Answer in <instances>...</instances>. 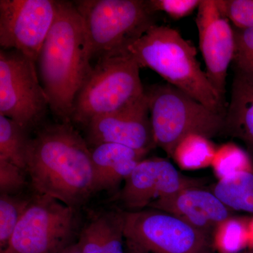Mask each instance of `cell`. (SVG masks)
Wrapping results in <instances>:
<instances>
[{"mask_svg":"<svg viewBox=\"0 0 253 253\" xmlns=\"http://www.w3.org/2000/svg\"><path fill=\"white\" fill-rule=\"evenodd\" d=\"M140 68L127 53L98 59L75 99L71 123L86 126L139 101L146 94Z\"/></svg>","mask_w":253,"mask_h":253,"instance_id":"obj_5","label":"cell"},{"mask_svg":"<svg viewBox=\"0 0 253 253\" xmlns=\"http://www.w3.org/2000/svg\"><path fill=\"white\" fill-rule=\"evenodd\" d=\"M104 253H126L124 249V217L120 209L101 213Z\"/></svg>","mask_w":253,"mask_h":253,"instance_id":"obj_23","label":"cell"},{"mask_svg":"<svg viewBox=\"0 0 253 253\" xmlns=\"http://www.w3.org/2000/svg\"><path fill=\"white\" fill-rule=\"evenodd\" d=\"M204 181L184 175L167 159L144 158L134 168L122 189L113 195L129 212L139 211L190 186H203Z\"/></svg>","mask_w":253,"mask_h":253,"instance_id":"obj_11","label":"cell"},{"mask_svg":"<svg viewBox=\"0 0 253 253\" xmlns=\"http://www.w3.org/2000/svg\"><path fill=\"white\" fill-rule=\"evenodd\" d=\"M59 4L56 0H1V49L16 50L37 64Z\"/></svg>","mask_w":253,"mask_h":253,"instance_id":"obj_10","label":"cell"},{"mask_svg":"<svg viewBox=\"0 0 253 253\" xmlns=\"http://www.w3.org/2000/svg\"><path fill=\"white\" fill-rule=\"evenodd\" d=\"M231 99L226 107L225 132L244 143L253 161V71L233 62Z\"/></svg>","mask_w":253,"mask_h":253,"instance_id":"obj_15","label":"cell"},{"mask_svg":"<svg viewBox=\"0 0 253 253\" xmlns=\"http://www.w3.org/2000/svg\"><path fill=\"white\" fill-rule=\"evenodd\" d=\"M30 131L0 115V160L8 161L26 172Z\"/></svg>","mask_w":253,"mask_h":253,"instance_id":"obj_18","label":"cell"},{"mask_svg":"<svg viewBox=\"0 0 253 253\" xmlns=\"http://www.w3.org/2000/svg\"><path fill=\"white\" fill-rule=\"evenodd\" d=\"M200 0H149L154 12L163 11L173 19L179 20L192 14L201 4Z\"/></svg>","mask_w":253,"mask_h":253,"instance_id":"obj_27","label":"cell"},{"mask_svg":"<svg viewBox=\"0 0 253 253\" xmlns=\"http://www.w3.org/2000/svg\"><path fill=\"white\" fill-rule=\"evenodd\" d=\"M234 29L236 46L233 62L253 71V28L239 29L234 27Z\"/></svg>","mask_w":253,"mask_h":253,"instance_id":"obj_28","label":"cell"},{"mask_svg":"<svg viewBox=\"0 0 253 253\" xmlns=\"http://www.w3.org/2000/svg\"><path fill=\"white\" fill-rule=\"evenodd\" d=\"M78 242L82 253H104L101 213L83 228Z\"/></svg>","mask_w":253,"mask_h":253,"instance_id":"obj_26","label":"cell"},{"mask_svg":"<svg viewBox=\"0 0 253 253\" xmlns=\"http://www.w3.org/2000/svg\"><path fill=\"white\" fill-rule=\"evenodd\" d=\"M241 253H253V250H249V251H244V252Z\"/></svg>","mask_w":253,"mask_h":253,"instance_id":"obj_31","label":"cell"},{"mask_svg":"<svg viewBox=\"0 0 253 253\" xmlns=\"http://www.w3.org/2000/svg\"><path fill=\"white\" fill-rule=\"evenodd\" d=\"M33 196L0 194V251L7 247Z\"/></svg>","mask_w":253,"mask_h":253,"instance_id":"obj_22","label":"cell"},{"mask_svg":"<svg viewBox=\"0 0 253 253\" xmlns=\"http://www.w3.org/2000/svg\"><path fill=\"white\" fill-rule=\"evenodd\" d=\"M249 250L253 251V216L249 217Z\"/></svg>","mask_w":253,"mask_h":253,"instance_id":"obj_30","label":"cell"},{"mask_svg":"<svg viewBox=\"0 0 253 253\" xmlns=\"http://www.w3.org/2000/svg\"><path fill=\"white\" fill-rule=\"evenodd\" d=\"M24 172L12 163L0 160V194H21L27 185Z\"/></svg>","mask_w":253,"mask_h":253,"instance_id":"obj_25","label":"cell"},{"mask_svg":"<svg viewBox=\"0 0 253 253\" xmlns=\"http://www.w3.org/2000/svg\"><path fill=\"white\" fill-rule=\"evenodd\" d=\"M124 238L132 253H213L212 236L158 210L123 211Z\"/></svg>","mask_w":253,"mask_h":253,"instance_id":"obj_7","label":"cell"},{"mask_svg":"<svg viewBox=\"0 0 253 253\" xmlns=\"http://www.w3.org/2000/svg\"><path fill=\"white\" fill-rule=\"evenodd\" d=\"M214 251L241 253L249 249V217L233 215L223 221L212 234Z\"/></svg>","mask_w":253,"mask_h":253,"instance_id":"obj_19","label":"cell"},{"mask_svg":"<svg viewBox=\"0 0 253 253\" xmlns=\"http://www.w3.org/2000/svg\"><path fill=\"white\" fill-rule=\"evenodd\" d=\"M26 172L36 194L80 209L95 194L90 148L71 123L47 125L31 137Z\"/></svg>","mask_w":253,"mask_h":253,"instance_id":"obj_1","label":"cell"},{"mask_svg":"<svg viewBox=\"0 0 253 253\" xmlns=\"http://www.w3.org/2000/svg\"><path fill=\"white\" fill-rule=\"evenodd\" d=\"M253 167V161L247 151L232 142L217 146L211 165L217 180L230 177Z\"/></svg>","mask_w":253,"mask_h":253,"instance_id":"obj_21","label":"cell"},{"mask_svg":"<svg viewBox=\"0 0 253 253\" xmlns=\"http://www.w3.org/2000/svg\"><path fill=\"white\" fill-rule=\"evenodd\" d=\"M139 67L157 73L168 84L180 89L214 112L225 116L226 105L221 101L203 71L196 47L179 31L155 24L128 46Z\"/></svg>","mask_w":253,"mask_h":253,"instance_id":"obj_3","label":"cell"},{"mask_svg":"<svg viewBox=\"0 0 253 253\" xmlns=\"http://www.w3.org/2000/svg\"><path fill=\"white\" fill-rule=\"evenodd\" d=\"M86 128L91 146L116 143L147 153L156 147L146 94L125 109L94 118Z\"/></svg>","mask_w":253,"mask_h":253,"instance_id":"obj_13","label":"cell"},{"mask_svg":"<svg viewBox=\"0 0 253 253\" xmlns=\"http://www.w3.org/2000/svg\"><path fill=\"white\" fill-rule=\"evenodd\" d=\"M79 209L36 194L7 247L0 253H56L80 234Z\"/></svg>","mask_w":253,"mask_h":253,"instance_id":"obj_8","label":"cell"},{"mask_svg":"<svg viewBox=\"0 0 253 253\" xmlns=\"http://www.w3.org/2000/svg\"><path fill=\"white\" fill-rule=\"evenodd\" d=\"M210 189L233 212L253 214V167L217 180Z\"/></svg>","mask_w":253,"mask_h":253,"instance_id":"obj_16","label":"cell"},{"mask_svg":"<svg viewBox=\"0 0 253 253\" xmlns=\"http://www.w3.org/2000/svg\"><path fill=\"white\" fill-rule=\"evenodd\" d=\"M126 253H132L129 252V251H126Z\"/></svg>","mask_w":253,"mask_h":253,"instance_id":"obj_32","label":"cell"},{"mask_svg":"<svg viewBox=\"0 0 253 253\" xmlns=\"http://www.w3.org/2000/svg\"><path fill=\"white\" fill-rule=\"evenodd\" d=\"M217 146L211 139L201 134H191L176 145L172 158L184 170H196L211 167Z\"/></svg>","mask_w":253,"mask_h":253,"instance_id":"obj_17","label":"cell"},{"mask_svg":"<svg viewBox=\"0 0 253 253\" xmlns=\"http://www.w3.org/2000/svg\"><path fill=\"white\" fill-rule=\"evenodd\" d=\"M196 23L205 71L221 101L226 105V77L235 54L234 26L218 7L216 0H201Z\"/></svg>","mask_w":253,"mask_h":253,"instance_id":"obj_12","label":"cell"},{"mask_svg":"<svg viewBox=\"0 0 253 253\" xmlns=\"http://www.w3.org/2000/svg\"><path fill=\"white\" fill-rule=\"evenodd\" d=\"M90 45L73 2L59 1L52 27L38 56V67L49 109L71 123L75 99L92 71Z\"/></svg>","mask_w":253,"mask_h":253,"instance_id":"obj_2","label":"cell"},{"mask_svg":"<svg viewBox=\"0 0 253 253\" xmlns=\"http://www.w3.org/2000/svg\"><path fill=\"white\" fill-rule=\"evenodd\" d=\"M216 3L234 27L253 28V0H216Z\"/></svg>","mask_w":253,"mask_h":253,"instance_id":"obj_24","label":"cell"},{"mask_svg":"<svg viewBox=\"0 0 253 253\" xmlns=\"http://www.w3.org/2000/svg\"><path fill=\"white\" fill-rule=\"evenodd\" d=\"M73 4L84 23L92 59L126 53L156 24L149 1L79 0Z\"/></svg>","mask_w":253,"mask_h":253,"instance_id":"obj_4","label":"cell"},{"mask_svg":"<svg viewBox=\"0 0 253 253\" xmlns=\"http://www.w3.org/2000/svg\"><path fill=\"white\" fill-rule=\"evenodd\" d=\"M90 151L94 168L95 185L105 173L120 163L132 160L142 161L149 154L116 143L95 145L91 146Z\"/></svg>","mask_w":253,"mask_h":253,"instance_id":"obj_20","label":"cell"},{"mask_svg":"<svg viewBox=\"0 0 253 253\" xmlns=\"http://www.w3.org/2000/svg\"><path fill=\"white\" fill-rule=\"evenodd\" d=\"M149 208L173 214L212 237L221 222L234 215V212L211 189L203 186L186 188L153 203Z\"/></svg>","mask_w":253,"mask_h":253,"instance_id":"obj_14","label":"cell"},{"mask_svg":"<svg viewBox=\"0 0 253 253\" xmlns=\"http://www.w3.org/2000/svg\"><path fill=\"white\" fill-rule=\"evenodd\" d=\"M48 108L36 63L16 50L0 49V115L31 131Z\"/></svg>","mask_w":253,"mask_h":253,"instance_id":"obj_9","label":"cell"},{"mask_svg":"<svg viewBox=\"0 0 253 253\" xmlns=\"http://www.w3.org/2000/svg\"><path fill=\"white\" fill-rule=\"evenodd\" d=\"M56 253H82L81 248H80L79 244L78 242H75L73 244L70 245L66 249H63V251H60Z\"/></svg>","mask_w":253,"mask_h":253,"instance_id":"obj_29","label":"cell"},{"mask_svg":"<svg viewBox=\"0 0 253 253\" xmlns=\"http://www.w3.org/2000/svg\"><path fill=\"white\" fill-rule=\"evenodd\" d=\"M146 91L155 144L172 158L181 139L191 134L209 139L225 132V116L211 111L189 94L166 84Z\"/></svg>","mask_w":253,"mask_h":253,"instance_id":"obj_6","label":"cell"}]
</instances>
